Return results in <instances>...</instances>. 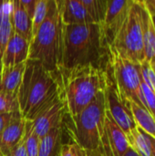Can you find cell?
Segmentation results:
<instances>
[{
	"instance_id": "6da1fadb",
	"label": "cell",
	"mask_w": 155,
	"mask_h": 156,
	"mask_svg": "<svg viewBox=\"0 0 155 156\" xmlns=\"http://www.w3.org/2000/svg\"><path fill=\"white\" fill-rule=\"evenodd\" d=\"M108 61L109 49L104 46L100 24H62L58 68L93 65L107 69Z\"/></svg>"
},
{
	"instance_id": "7a4b0ae2",
	"label": "cell",
	"mask_w": 155,
	"mask_h": 156,
	"mask_svg": "<svg viewBox=\"0 0 155 156\" xmlns=\"http://www.w3.org/2000/svg\"><path fill=\"white\" fill-rule=\"evenodd\" d=\"M55 72L59 84L60 99L69 118L81 112L100 92L106 90L110 83L107 69L93 65L69 69L58 68Z\"/></svg>"
},
{
	"instance_id": "3957f363",
	"label": "cell",
	"mask_w": 155,
	"mask_h": 156,
	"mask_svg": "<svg viewBox=\"0 0 155 156\" xmlns=\"http://www.w3.org/2000/svg\"><path fill=\"white\" fill-rule=\"evenodd\" d=\"M58 99L60 89L56 72L48 70L37 61L27 60L17 93L22 118L33 122Z\"/></svg>"
},
{
	"instance_id": "277c9868",
	"label": "cell",
	"mask_w": 155,
	"mask_h": 156,
	"mask_svg": "<svg viewBox=\"0 0 155 156\" xmlns=\"http://www.w3.org/2000/svg\"><path fill=\"white\" fill-rule=\"evenodd\" d=\"M61 27L57 1L49 0L47 16L30 41L27 60L37 61L51 72L57 71L59 66Z\"/></svg>"
},
{
	"instance_id": "5b68a950",
	"label": "cell",
	"mask_w": 155,
	"mask_h": 156,
	"mask_svg": "<svg viewBox=\"0 0 155 156\" xmlns=\"http://www.w3.org/2000/svg\"><path fill=\"white\" fill-rule=\"evenodd\" d=\"M105 118V91L100 92L81 112L70 118L69 133L74 139V143L81 150L87 153L101 151Z\"/></svg>"
},
{
	"instance_id": "8992f818",
	"label": "cell",
	"mask_w": 155,
	"mask_h": 156,
	"mask_svg": "<svg viewBox=\"0 0 155 156\" xmlns=\"http://www.w3.org/2000/svg\"><path fill=\"white\" fill-rule=\"evenodd\" d=\"M122 58L136 64L145 61L143 35V4L132 0L125 21L109 48Z\"/></svg>"
},
{
	"instance_id": "52a82bcc",
	"label": "cell",
	"mask_w": 155,
	"mask_h": 156,
	"mask_svg": "<svg viewBox=\"0 0 155 156\" xmlns=\"http://www.w3.org/2000/svg\"><path fill=\"white\" fill-rule=\"evenodd\" d=\"M107 71L114 84L120 99L124 102H133L144 108L142 102L141 64H136L119 56L109 48ZM145 109V108H144Z\"/></svg>"
},
{
	"instance_id": "ba28073f",
	"label": "cell",
	"mask_w": 155,
	"mask_h": 156,
	"mask_svg": "<svg viewBox=\"0 0 155 156\" xmlns=\"http://www.w3.org/2000/svg\"><path fill=\"white\" fill-rule=\"evenodd\" d=\"M132 0H108L105 17L100 24L104 46L109 49L121 30Z\"/></svg>"
},
{
	"instance_id": "9c48e42d",
	"label": "cell",
	"mask_w": 155,
	"mask_h": 156,
	"mask_svg": "<svg viewBox=\"0 0 155 156\" xmlns=\"http://www.w3.org/2000/svg\"><path fill=\"white\" fill-rule=\"evenodd\" d=\"M105 100L107 112L116 124L122 130L129 141L137 125L127 105L120 99L111 77L110 83L105 90Z\"/></svg>"
},
{
	"instance_id": "30bf717a",
	"label": "cell",
	"mask_w": 155,
	"mask_h": 156,
	"mask_svg": "<svg viewBox=\"0 0 155 156\" xmlns=\"http://www.w3.org/2000/svg\"><path fill=\"white\" fill-rule=\"evenodd\" d=\"M130 148L127 136L106 110L105 128L101 139V151L104 156H123Z\"/></svg>"
},
{
	"instance_id": "8fae6325",
	"label": "cell",
	"mask_w": 155,
	"mask_h": 156,
	"mask_svg": "<svg viewBox=\"0 0 155 156\" xmlns=\"http://www.w3.org/2000/svg\"><path fill=\"white\" fill-rule=\"evenodd\" d=\"M65 114V105L61 99H58L32 122L36 135L41 139L49 133L53 129L63 125V119Z\"/></svg>"
},
{
	"instance_id": "7c38bea8",
	"label": "cell",
	"mask_w": 155,
	"mask_h": 156,
	"mask_svg": "<svg viewBox=\"0 0 155 156\" xmlns=\"http://www.w3.org/2000/svg\"><path fill=\"white\" fill-rule=\"evenodd\" d=\"M63 25L96 24L80 0H56Z\"/></svg>"
},
{
	"instance_id": "4fadbf2b",
	"label": "cell",
	"mask_w": 155,
	"mask_h": 156,
	"mask_svg": "<svg viewBox=\"0 0 155 156\" xmlns=\"http://www.w3.org/2000/svg\"><path fill=\"white\" fill-rule=\"evenodd\" d=\"M30 42L13 32L3 54L2 68L27 61Z\"/></svg>"
},
{
	"instance_id": "5bb4252c",
	"label": "cell",
	"mask_w": 155,
	"mask_h": 156,
	"mask_svg": "<svg viewBox=\"0 0 155 156\" xmlns=\"http://www.w3.org/2000/svg\"><path fill=\"white\" fill-rule=\"evenodd\" d=\"M26 121L19 114L4 130L0 136V154L5 156L24 137Z\"/></svg>"
},
{
	"instance_id": "9a60e30c",
	"label": "cell",
	"mask_w": 155,
	"mask_h": 156,
	"mask_svg": "<svg viewBox=\"0 0 155 156\" xmlns=\"http://www.w3.org/2000/svg\"><path fill=\"white\" fill-rule=\"evenodd\" d=\"M26 62L14 65L3 67L0 70V91L17 95L25 68Z\"/></svg>"
},
{
	"instance_id": "2e32d148",
	"label": "cell",
	"mask_w": 155,
	"mask_h": 156,
	"mask_svg": "<svg viewBox=\"0 0 155 156\" xmlns=\"http://www.w3.org/2000/svg\"><path fill=\"white\" fill-rule=\"evenodd\" d=\"M11 24L13 31L29 42L32 39V20L27 16L19 0H12Z\"/></svg>"
},
{
	"instance_id": "e0dca14e",
	"label": "cell",
	"mask_w": 155,
	"mask_h": 156,
	"mask_svg": "<svg viewBox=\"0 0 155 156\" xmlns=\"http://www.w3.org/2000/svg\"><path fill=\"white\" fill-rule=\"evenodd\" d=\"M12 7V1L0 0V70L5 48L14 32L11 24Z\"/></svg>"
},
{
	"instance_id": "ac0fdd59",
	"label": "cell",
	"mask_w": 155,
	"mask_h": 156,
	"mask_svg": "<svg viewBox=\"0 0 155 156\" xmlns=\"http://www.w3.org/2000/svg\"><path fill=\"white\" fill-rule=\"evenodd\" d=\"M143 50L145 61L151 63L155 61V31L151 15L143 1Z\"/></svg>"
},
{
	"instance_id": "d6986e66",
	"label": "cell",
	"mask_w": 155,
	"mask_h": 156,
	"mask_svg": "<svg viewBox=\"0 0 155 156\" xmlns=\"http://www.w3.org/2000/svg\"><path fill=\"white\" fill-rule=\"evenodd\" d=\"M63 125L53 129L39 139L38 156H59L62 146Z\"/></svg>"
},
{
	"instance_id": "ffe728a7",
	"label": "cell",
	"mask_w": 155,
	"mask_h": 156,
	"mask_svg": "<svg viewBox=\"0 0 155 156\" xmlns=\"http://www.w3.org/2000/svg\"><path fill=\"white\" fill-rule=\"evenodd\" d=\"M125 104L130 110L137 127L155 140V119L153 115L146 109L142 108L132 101Z\"/></svg>"
},
{
	"instance_id": "44dd1931",
	"label": "cell",
	"mask_w": 155,
	"mask_h": 156,
	"mask_svg": "<svg viewBox=\"0 0 155 156\" xmlns=\"http://www.w3.org/2000/svg\"><path fill=\"white\" fill-rule=\"evenodd\" d=\"M129 143L131 147L140 156H151L152 137L139 127H136Z\"/></svg>"
},
{
	"instance_id": "7402d4cb",
	"label": "cell",
	"mask_w": 155,
	"mask_h": 156,
	"mask_svg": "<svg viewBox=\"0 0 155 156\" xmlns=\"http://www.w3.org/2000/svg\"><path fill=\"white\" fill-rule=\"evenodd\" d=\"M94 23L101 24L107 11L108 0H80Z\"/></svg>"
},
{
	"instance_id": "603a6c76",
	"label": "cell",
	"mask_w": 155,
	"mask_h": 156,
	"mask_svg": "<svg viewBox=\"0 0 155 156\" xmlns=\"http://www.w3.org/2000/svg\"><path fill=\"white\" fill-rule=\"evenodd\" d=\"M23 140L27 156H38L39 138L36 135L33 129V123L30 121H26Z\"/></svg>"
},
{
	"instance_id": "cb8c5ba5",
	"label": "cell",
	"mask_w": 155,
	"mask_h": 156,
	"mask_svg": "<svg viewBox=\"0 0 155 156\" xmlns=\"http://www.w3.org/2000/svg\"><path fill=\"white\" fill-rule=\"evenodd\" d=\"M49 0H37L35 11L32 17V37L37 32L38 28L44 22L48 10Z\"/></svg>"
},
{
	"instance_id": "d4e9b609",
	"label": "cell",
	"mask_w": 155,
	"mask_h": 156,
	"mask_svg": "<svg viewBox=\"0 0 155 156\" xmlns=\"http://www.w3.org/2000/svg\"><path fill=\"white\" fill-rule=\"evenodd\" d=\"M19 112L17 95L0 91V113Z\"/></svg>"
},
{
	"instance_id": "484cf974",
	"label": "cell",
	"mask_w": 155,
	"mask_h": 156,
	"mask_svg": "<svg viewBox=\"0 0 155 156\" xmlns=\"http://www.w3.org/2000/svg\"><path fill=\"white\" fill-rule=\"evenodd\" d=\"M141 92H142V102L144 108L155 119V94L143 81H142L141 83Z\"/></svg>"
},
{
	"instance_id": "4316f807",
	"label": "cell",
	"mask_w": 155,
	"mask_h": 156,
	"mask_svg": "<svg viewBox=\"0 0 155 156\" xmlns=\"http://www.w3.org/2000/svg\"><path fill=\"white\" fill-rule=\"evenodd\" d=\"M141 75L143 81L155 94V72L147 61H143L141 64Z\"/></svg>"
},
{
	"instance_id": "83f0119b",
	"label": "cell",
	"mask_w": 155,
	"mask_h": 156,
	"mask_svg": "<svg viewBox=\"0 0 155 156\" xmlns=\"http://www.w3.org/2000/svg\"><path fill=\"white\" fill-rule=\"evenodd\" d=\"M59 156H84V153L75 143H72L62 144Z\"/></svg>"
},
{
	"instance_id": "f1b7e54d",
	"label": "cell",
	"mask_w": 155,
	"mask_h": 156,
	"mask_svg": "<svg viewBox=\"0 0 155 156\" xmlns=\"http://www.w3.org/2000/svg\"><path fill=\"white\" fill-rule=\"evenodd\" d=\"M20 112H13V113H0V136L5 127L15 119L16 118Z\"/></svg>"
},
{
	"instance_id": "f546056e",
	"label": "cell",
	"mask_w": 155,
	"mask_h": 156,
	"mask_svg": "<svg viewBox=\"0 0 155 156\" xmlns=\"http://www.w3.org/2000/svg\"><path fill=\"white\" fill-rule=\"evenodd\" d=\"M19 2L21 4V5L23 6L24 10L26 11V13L27 14V16L32 20L37 0H19Z\"/></svg>"
},
{
	"instance_id": "4dcf8cb0",
	"label": "cell",
	"mask_w": 155,
	"mask_h": 156,
	"mask_svg": "<svg viewBox=\"0 0 155 156\" xmlns=\"http://www.w3.org/2000/svg\"><path fill=\"white\" fill-rule=\"evenodd\" d=\"M5 156H27L25 148L24 140L22 139Z\"/></svg>"
},
{
	"instance_id": "1f68e13d",
	"label": "cell",
	"mask_w": 155,
	"mask_h": 156,
	"mask_svg": "<svg viewBox=\"0 0 155 156\" xmlns=\"http://www.w3.org/2000/svg\"><path fill=\"white\" fill-rule=\"evenodd\" d=\"M123 156H140V155H139V154H137V153H136V152H135V151L131 147V148L126 152V154H125Z\"/></svg>"
},
{
	"instance_id": "d6a6232c",
	"label": "cell",
	"mask_w": 155,
	"mask_h": 156,
	"mask_svg": "<svg viewBox=\"0 0 155 156\" xmlns=\"http://www.w3.org/2000/svg\"><path fill=\"white\" fill-rule=\"evenodd\" d=\"M151 156H155V140L152 137V154Z\"/></svg>"
},
{
	"instance_id": "836d02e7",
	"label": "cell",
	"mask_w": 155,
	"mask_h": 156,
	"mask_svg": "<svg viewBox=\"0 0 155 156\" xmlns=\"http://www.w3.org/2000/svg\"><path fill=\"white\" fill-rule=\"evenodd\" d=\"M150 15H151V17H152V21H153V28H154L155 31V12L150 14Z\"/></svg>"
},
{
	"instance_id": "e575fe53",
	"label": "cell",
	"mask_w": 155,
	"mask_h": 156,
	"mask_svg": "<svg viewBox=\"0 0 155 156\" xmlns=\"http://www.w3.org/2000/svg\"><path fill=\"white\" fill-rule=\"evenodd\" d=\"M150 65H151V67L153 68V71L155 72V61H153V62H151V63H150Z\"/></svg>"
},
{
	"instance_id": "d590c367",
	"label": "cell",
	"mask_w": 155,
	"mask_h": 156,
	"mask_svg": "<svg viewBox=\"0 0 155 156\" xmlns=\"http://www.w3.org/2000/svg\"><path fill=\"white\" fill-rule=\"evenodd\" d=\"M82 151H83V150H82ZM83 153H84V156H86V154H85V152H84V151H83Z\"/></svg>"
},
{
	"instance_id": "8d00e7d4",
	"label": "cell",
	"mask_w": 155,
	"mask_h": 156,
	"mask_svg": "<svg viewBox=\"0 0 155 156\" xmlns=\"http://www.w3.org/2000/svg\"><path fill=\"white\" fill-rule=\"evenodd\" d=\"M0 156H2V155H1V154H0Z\"/></svg>"
}]
</instances>
